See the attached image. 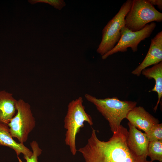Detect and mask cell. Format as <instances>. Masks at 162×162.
Here are the masks:
<instances>
[{"label":"cell","instance_id":"5bb4252c","mask_svg":"<svg viewBox=\"0 0 162 162\" xmlns=\"http://www.w3.org/2000/svg\"><path fill=\"white\" fill-rule=\"evenodd\" d=\"M147 156L151 161L157 160L162 162V140L149 142L147 148Z\"/></svg>","mask_w":162,"mask_h":162},{"label":"cell","instance_id":"d6986e66","mask_svg":"<svg viewBox=\"0 0 162 162\" xmlns=\"http://www.w3.org/2000/svg\"><path fill=\"white\" fill-rule=\"evenodd\" d=\"M145 162H153L152 161H148V160H146Z\"/></svg>","mask_w":162,"mask_h":162},{"label":"cell","instance_id":"8fae6325","mask_svg":"<svg viewBox=\"0 0 162 162\" xmlns=\"http://www.w3.org/2000/svg\"><path fill=\"white\" fill-rule=\"evenodd\" d=\"M13 94L0 91V122L8 125L14 116L17 102Z\"/></svg>","mask_w":162,"mask_h":162},{"label":"cell","instance_id":"30bf717a","mask_svg":"<svg viewBox=\"0 0 162 162\" xmlns=\"http://www.w3.org/2000/svg\"><path fill=\"white\" fill-rule=\"evenodd\" d=\"M126 118L136 128L147 133L154 125L159 124V120L155 118L141 106H135L128 113Z\"/></svg>","mask_w":162,"mask_h":162},{"label":"cell","instance_id":"52a82bcc","mask_svg":"<svg viewBox=\"0 0 162 162\" xmlns=\"http://www.w3.org/2000/svg\"><path fill=\"white\" fill-rule=\"evenodd\" d=\"M156 26V23L152 22L136 32L131 31L124 26L121 30V38L112 50L102 56V59H105L118 52H126L128 47L131 48L133 52H136L139 44L150 36Z\"/></svg>","mask_w":162,"mask_h":162},{"label":"cell","instance_id":"277c9868","mask_svg":"<svg viewBox=\"0 0 162 162\" xmlns=\"http://www.w3.org/2000/svg\"><path fill=\"white\" fill-rule=\"evenodd\" d=\"M162 21V13L147 0H132L125 18V26L132 32L140 31L148 23Z\"/></svg>","mask_w":162,"mask_h":162},{"label":"cell","instance_id":"4fadbf2b","mask_svg":"<svg viewBox=\"0 0 162 162\" xmlns=\"http://www.w3.org/2000/svg\"><path fill=\"white\" fill-rule=\"evenodd\" d=\"M141 74L148 79H153L155 80L154 86L149 92H155L158 94V101L154 109L155 112L162 97V62L151 68H145L142 70Z\"/></svg>","mask_w":162,"mask_h":162},{"label":"cell","instance_id":"8992f818","mask_svg":"<svg viewBox=\"0 0 162 162\" xmlns=\"http://www.w3.org/2000/svg\"><path fill=\"white\" fill-rule=\"evenodd\" d=\"M16 109V115L8 125L12 137L16 138L19 143L24 144L35 128L36 121L30 105L23 99L17 100Z\"/></svg>","mask_w":162,"mask_h":162},{"label":"cell","instance_id":"ac0fdd59","mask_svg":"<svg viewBox=\"0 0 162 162\" xmlns=\"http://www.w3.org/2000/svg\"><path fill=\"white\" fill-rule=\"evenodd\" d=\"M147 1L153 5H157L160 10H162V0H147Z\"/></svg>","mask_w":162,"mask_h":162},{"label":"cell","instance_id":"9c48e42d","mask_svg":"<svg viewBox=\"0 0 162 162\" xmlns=\"http://www.w3.org/2000/svg\"><path fill=\"white\" fill-rule=\"evenodd\" d=\"M127 144L129 149L138 156L146 159L149 141L146 133L142 132L129 122Z\"/></svg>","mask_w":162,"mask_h":162},{"label":"cell","instance_id":"3957f363","mask_svg":"<svg viewBox=\"0 0 162 162\" xmlns=\"http://www.w3.org/2000/svg\"><path fill=\"white\" fill-rule=\"evenodd\" d=\"M83 99L79 97L68 104V111L64 120V127L66 130L65 142L73 155L76 154V139L77 134L86 122L90 125H93L92 118L85 110Z\"/></svg>","mask_w":162,"mask_h":162},{"label":"cell","instance_id":"9a60e30c","mask_svg":"<svg viewBox=\"0 0 162 162\" xmlns=\"http://www.w3.org/2000/svg\"><path fill=\"white\" fill-rule=\"evenodd\" d=\"M146 134L149 142L162 140V123L154 125Z\"/></svg>","mask_w":162,"mask_h":162},{"label":"cell","instance_id":"ba28073f","mask_svg":"<svg viewBox=\"0 0 162 162\" xmlns=\"http://www.w3.org/2000/svg\"><path fill=\"white\" fill-rule=\"evenodd\" d=\"M162 61V31L158 33L151 39L147 53L142 63L131 73L140 76L142 70L147 67L159 63Z\"/></svg>","mask_w":162,"mask_h":162},{"label":"cell","instance_id":"2e32d148","mask_svg":"<svg viewBox=\"0 0 162 162\" xmlns=\"http://www.w3.org/2000/svg\"><path fill=\"white\" fill-rule=\"evenodd\" d=\"M30 145L32 151V154L29 157L27 156H23L26 162H38V157L41 154L42 150L40 148L38 142L35 140L31 142ZM19 162H24L17 157Z\"/></svg>","mask_w":162,"mask_h":162},{"label":"cell","instance_id":"7a4b0ae2","mask_svg":"<svg viewBox=\"0 0 162 162\" xmlns=\"http://www.w3.org/2000/svg\"><path fill=\"white\" fill-rule=\"evenodd\" d=\"M85 96L88 101L95 106L108 122L113 133L117 131L121 122L126 118L128 112L137 104L136 102L122 100L116 97L98 99L88 94H86Z\"/></svg>","mask_w":162,"mask_h":162},{"label":"cell","instance_id":"6da1fadb","mask_svg":"<svg viewBox=\"0 0 162 162\" xmlns=\"http://www.w3.org/2000/svg\"><path fill=\"white\" fill-rule=\"evenodd\" d=\"M128 131L121 125L109 140L105 141L98 138L92 128L86 144L78 151L85 162H145L146 159L138 156L128 147Z\"/></svg>","mask_w":162,"mask_h":162},{"label":"cell","instance_id":"7c38bea8","mask_svg":"<svg viewBox=\"0 0 162 162\" xmlns=\"http://www.w3.org/2000/svg\"><path fill=\"white\" fill-rule=\"evenodd\" d=\"M0 146H7L13 149L17 156L23 154V156L31 157L32 152L24 144L15 141L10 132L8 125L0 122Z\"/></svg>","mask_w":162,"mask_h":162},{"label":"cell","instance_id":"e0dca14e","mask_svg":"<svg viewBox=\"0 0 162 162\" xmlns=\"http://www.w3.org/2000/svg\"><path fill=\"white\" fill-rule=\"evenodd\" d=\"M28 1L32 4L38 2L46 3L58 10H61L66 5L63 0H28Z\"/></svg>","mask_w":162,"mask_h":162},{"label":"cell","instance_id":"ffe728a7","mask_svg":"<svg viewBox=\"0 0 162 162\" xmlns=\"http://www.w3.org/2000/svg\"></svg>","mask_w":162,"mask_h":162},{"label":"cell","instance_id":"5b68a950","mask_svg":"<svg viewBox=\"0 0 162 162\" xmlns=\"http://www.w3.org/2000/svg\"><path fill=\"white\" fill-rule=\"evenodd\" d=\"M132 2V0H127L124 2L118 12L102 30V40L97 50L101 56L112 50L119 40L121 30L125 26V18Z\"/></svg>","mask_w":162,"mask_h":162}]
</instances>
